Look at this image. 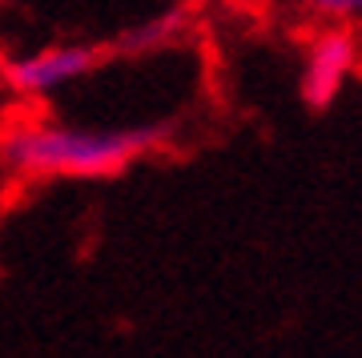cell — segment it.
<instances>
[{
	"label": "cell",
	"instance_id": "obj_1",
	"mask_svg": "<svg viewBox=\"0 0 362 358\" xmlns=\"http://www.w3.org/2000/svg\"><path fill=\"white\" fill-rule=\"evenodd\" d=\"M165 137L161 125L141 129H65L33 125L4 137V166L28 178H109Z\"/></svg>",
	"mask_w": 362,
	"mask_h": 358
},
{
	"label": "cell",
	"instance_id": "obj_4",
	"mask_svg": "<svg viewBox=\"0 0 362 358\" xmlns=\"http://www.w3.org/2000/svg\"><path fill=\"white\" fill-rule=\"evenodd\" d=\"M306 8L330 21H354L362 16V0H306Z\"/></svg>",
	"mask_w": 362,
	"mask_h": 358
},
{
	"label": "cell",
	"instance_id": "obj_3",
	"mask_svg": "<svg viewBox=\"0 0 362 358\" xmlns=\"http://www.w3.org/2000/svg\"><path fill=\"white\" fill-rule=\"evenodd\" d=\"M358 57V40L350 28H330L310 45L306 52V69H302V101L310 109H330L334 97L346 85V73L354 69Z\"/></svg>",
	"mask_w": 362,
	"mask_h": 358
},
{
	"label": "cell",
	"instance_id": "obj_2",
	"mask_svg": "<svg viewBox=\"0 0 362 358\" xmlns=\"http://www.w3.org/2000/svg\"><path fill=\"white\" fill-rule=\"evenodd\" d=\"M101 61V52L93 45H52V49H40L33 57H21V61L4 64V77L16 93H28V97H45V93H57L81 81L85 73H93Z\"/></svg>",
	"mask_w": 362,
	"mask_h": 358
}]
</instances>
